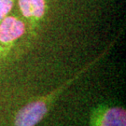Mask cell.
<instances>
[{"instance_id":"7a4b0ae2","label":"cell","mask_w":126,"mask_h":126,"mask_svg":"<svg viewBox=\"0 0 126 126\" xmlns=\"http://www.w3.org/2000/svg\"><path fill=\"white\" fill-rule=\"evenodd\" d=\"M26 45L25 24L19 15L9 14L0 23V67L18 47Z\"/></svg>"},{"instance_id":"3957f363","label":"cell","mask_w":126,"mask_h":126,"mask_svg":"<svg viewBox=\"0 0 126 126\" xmlns=\"http://www.w3.org/2000/svg\"><path fill=\"white\" fill-rule=\"evenodd\" d=\"M19 16L26 27L27 45L36 37L50 9V0H17Z\"/></svg>"},{"instance_id":"277c9868","label":"cell","mask_w":126,"mask_h":126,"mask_svg":"<svg viewBox=\"0 0 126 126\" xmlns=\"http://www.w3.org/2000/svg\"><path fill=\"white\" fill-rule=\"evenodd\" d=\"M92 126H126V111L122 107H101L92 115Z\"/></svg>"},{"instance_id":"5b68a950","label":"cell","mask_w":126,"mask_h":126,"mask_svg":"<svg viewBox=\"0 0 126 126\" xmlns=\"http://www.w3.org/2000/svg\"><path fill=\"white\" fill-rule=\"evenodd\" d=\"M14 4L15 0H0V23L10 14Z\"/></svg>"},{"instance_id":"6da1fadb","label":"cell","mask_w":126,"mask_h":126,"mask_svg":"<svg viewBox=\"0 0 126 126\" xmlns=\"http://www.w3.org/2000/svg\"><path fill=\"white\" fill-rule=\"evenodd\" d=\"M119 36H116V38L97 57H95L93 61H91L90 63H87L85 66L81 68L80 70H79L72 78L68 79L67 80L63 82L62 85H60L58 88H56L52 92L49 93L48 94L42 96L37 100L32 101L27 105H25L23 108H21L15 116L14 126H36L40 121H42V119L47 115L50 107H52L55 100L60 96V94L65 89H67L74 81L79 79L80 76H82L84 73H86L89 69H91L94 65H95L101 59H103L108 53V51L113 48L114 44L117 42Z\"/></svg>"}]
</instances>
